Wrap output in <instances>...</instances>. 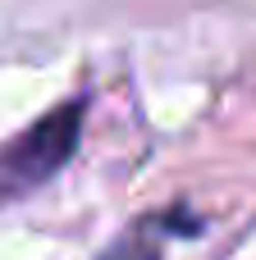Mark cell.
<instances>
[{"label": "cell", "mask_w": 256, "mask_h": 260, "mask_svg": "<svg viewBox=\"0 0 256 260\" xmlns=\"http://www.w3.org/2000/svg\"><path fill=\"white\" fill-rule=\"evenodd\" d=\"M82 133V105H60L0 151V192H32L64 169Z\"/></svg>", "instance_id": "1"}, {"label": "cell", "mask_w": 256, "mask_h": 260, "mask_svg": "<svg viewBox=\"0 0 256 260\" xmlns=\"http://www.w3.org/2000/svg\"><path fill=\"white\" fill-rule=\"evenodd\" d=\"M101 260H156V247H147L142 238H124L119 247H110Z\"/></svg>", "instance_id": "2"}]
</instances>
